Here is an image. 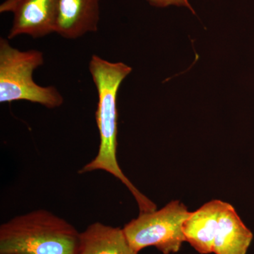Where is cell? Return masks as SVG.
<instances>
[{"instance_id": "obj_10", "label": "cell", "mask_w": 254, "mask_h": 254, "mask_svg": "<svg viewBox=\"0 0 254 254\" xmlns=\"http://www.w3.org/2000/svg\"><path fill=\"white\" fill-rule=\"evenodd\" d=\"M150 4L157 7H165L170 5H177V6H185L190 9V11L195 14L194 11L192 9L191 6L188 0H147Z\"/></svg>"}, {"instance_id": "obj_8", "label": "cell", "mask_w": 254, "mask_h": 254, "mask_svg": "<svg viewBox=\"0 0 254 254\" xmlns=\"http://www.w3.org/2000/svg\"><path fill=\"white\" fill-rule=\"evenodd\" d=\"M253 238V233L241 220L235 208L225 202L220 214L213 253L246 254Z\"/></svg>"}, {"instance_id": "obj_1", "label": "cell", "mask_w": 254, "mask_h": 254, "mask_svg": "<svg viewBox=\"0 0 254 254\" xmlns=\"http://www.w3.org/2000/svg\"><path fill=\"white\" fill-rule=\"evenodd\" d=\"M88 69L98 92V101L95 120L99 131L98 154L78 173L103 170L118 179L134 197L140 213L157 210V205L145 196L124 174L117 157L118 149V94L124 80L131 72L126 64L108 61L98 55H92Z\"/></svg>"}, {"instance_id": "obj_7", "label": "cell", "mask_w": 254, "mask_h": 254, "mask_svg": "<svg viewBox=\"0 0 254 254\" xmlns=\"http://www.w3.org/2000/svg\"><path fill=\"white\" fill-rule=\"evenodd\" d=\"M225 202L212 200L194 212H190L182 230L185 242L200 254L213 253L214 241Z\"/></svg>"}, {"instance_id": "obj_2", "label": "cell", "mask_w": 254, "mask_h": 254, "mask_svg": "<svg viewBox=\"0 0 254 254\" xmlns=\"http://www.w3.org/2000/svg\"><path fill=\"white\" fill-rule=\"evenodd\" d=\"M81 232L54 213L39 209L0 226V254H78Z\"/></svg>"}, {"instance_id": "obj_4", "label": "cell", "mask_w": 254, "mask_h": 254, "mask_svg": "<svg viewBox=\"0 0 254 254\" xmlns=\"http://www.w3.org/2000/svg\"><path fill=\"white\" fill-rule=\"evenodd\" d=\"M190 212L180 200H173L163 208L140 213L123 227L131 247L140 252L155 247L163 254H175L185 242L182 226Z\"/></svg>"}, {"instance_id": "obj_5", "label": "cell", "mask_w": 254, "mask_h": 254, "mask_svg": "<svg viewBox=\"0 0 254 254\" xmlns=\"http://www.w3.org/2000/svg\"><path fill=\"white\" fill-rule=\"evenodd\" d=\"M58 0H5L0 13L13 14L9 40L26 35L41 38L55 33Z\"/></svg>"}, {"instance_id": "obj_9", "label": "cell", "mask_w": 254, "mask_h": 254, "mask_svg": "<svg viewBox=\"0 0 254 254\" xmlns=\"http://www.w3.org/2000/svg\"><path fill=\"white\" fill-rule=\"evenodd\" d=\"M78 254H139L130 245L123 228L96 222L81 232Z\"/></svg>"}, {"instance_id": "obj_6", "label": "cell", "mask_w": 254, "mask_h": 254, "mask_svg": "<svg viewBox=\"0 0 254 254\" xmlns=\"http://www.w3.org/2000/svg\"><path fill=\"white\" fill-rule=\"evenodd\" d=\"M100 0H58L55 33L76 40L98 31Z\"/></svg>"}, {"instance_id": "obj_3", "label": "cell", "mask_w": 254, "mask_h": 254, "mask_svg": "<svg viewBox=\"0 0 254 254\" xmlns=\"http://www.w3.org/2000/svg\"><path fill=\"white\" fill-rule=\"evenodd\" d=\"M38 50H20L8 38H0V103L31 102L48 109L63 105V95L55 86H41L33 80L35 70L44 64Z\"/></svg>"}]
</instances>
